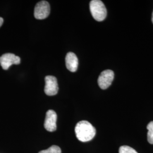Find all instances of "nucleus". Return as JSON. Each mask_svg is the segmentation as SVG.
I'll use <instances>...</instances> for the list:
<instances>
[{"instance_id":"f257e3e1","label":"nucleus","mask_w":153,"mask_h":153,"mask_svg":"<svg viewBox=\"0 0 153 153\" xmlns=\"http://www.w3.org/2000/svg\"><path fill=\"white\" fill-rule=\"evenodd\" d=\"M75 133L78 140L83 142L91 141L96 134L95 128L88 121L78 122L75 127Z\"/></svg>"},{"instance_id":"f03ea898","label":"nucleus","mask_w":153,"mask_h":153,"mask_svg":"<svg viewBox=\"0 0 153 153\" xmlns=\"http://www.w3.org/2000/svg\"><path fill=\"white\" fill-rule=\"evenodd\" d=\"M90 9L93 18L101 22L107 16V9L103 2L100 0H93L90 3Z\"/></svg>"},{"instance_id":"7ed1b4c3","label":"nucleus","mask_w":153,"mask_h":153,"mask_svg":"<svg viewBox=\"0 0 153 153\" xmlns=\"http://www.w3.org/2000/svg\"><path fill=\"white\" fill-rule=\"evenodd\" d=\"M50 5L46 1L39 2L34 9V16L38 19H44L49 16Z\"/></svg>"},{"instance_id":"20e7f679","label":"nucleus","mask_w":153,"mask_h":153,"mask_svg":"<svg viewBox=\"0 0 153 153\" xmlns=\"http://www.w3.org/2000/svg\"><path fill=\"white\" fill-rule=\"evenodd\" d=\"M20 63V57L13 53H5L0 57V64L4 70H7L13 64L18 65Z\"/></svg>"},{"instance_id":"39448f33","label":"nucleus","mask_w":153,"mask_h":153,"mask_svg":"<svg viewBox=\"0 0 153 153\" xmlns=\"http://www.w3.org/2000/svg\"><path fill=\"white\" fill-rule=\"evenodd\" d=\"M114 78V73L111 70H105L102 71L98 79L99 87L102 89H107L111 86Z\"/></svg>"},{"instance_id":"423d86ee","label":"nucleus","mask_w":153,"mask_h":153,"mask_svg":"<svg viewBox=\"0 0 153 153\" xmlns=\"http://www.w3.org/2000/svg\"><path fill=\"white\" fill-rule=\"evenodd\" d=\"M45 93L48 96H53L56 95L59 91L57 78L52 76H47L45 78Z\"/></svg>"},{"instance_id":"0eeeda50","label":"nucleus","mask_w":153,"mask_h":153,"mask_svg":"<svg viewBox=\"0 0 153 153\" xmlns=\"http://www.w3.org/2000/svg\"><path fill=\"white\" fill-rule=\"evenodd\" d=\"M57 116L53 110H48L46 113L45 119L44 121V128L49 131H54L57 129Z\"/></svg>"},{"instance_id":"6e6552de","label":"nucleus","mask_w":153,"mask_h":153,"mask_svg":"<svg viewBox=\"0 0 153 153\" xmlns=\"http://www.w3.org/2000/svg\"><path fill=\"white\" fill-rule=\"evenodd\" d=\"M65 64L69 71H76L78 66V60L76 55L73 52H68L65 57Z\"/></svg>"},{"instance_id":"1a4fd4ad","label":"nucleus","mask_w":153,"mask_h":153,"mask_svg":"<svg viewBox=\"0 0 153 153\" xmlns=\"http://www.w3.org/2000/svg\"><path fill=\"white\" fill-rule=\"evenodd\" d=\"M147 129L148 130V142L150 144H153V121H151L148 124Z\"/></svg>"},{"instance_id":"9d476101","label":"nucleus","mask_w":153,"mask_h":153,"mask_svg":"<svg viewBox=\"0 0 153 153\" xmlns=\"http://www.w3.org/2000/svg\"><path fill=\"white\" fill-rule=\"evenodd\" d=\"M39 153H61V150L58 146L53 145L48 149L40 151Z\"/></svg>"},{"instance_id":"9b49d317","label":"nucleus","mask_w":153,"mask_h":153,"mask_svg":"<svg viewBox=\"0 0 153 153\" xmlns=\"http://www.w3.org/2000/svg\"><path fill=\"white\" fill-rule=\"evenodd\" d=\"M119 153H138L131 147L128 146H122L119 148Z\"/></svg>"},{"instance_id":"f8f14e48","label":"nucleus","mask_w":153,"mask_h":153,"mask_svg":"<svg viewBox=\"0 0 153 153\" xmlns=\"http://www.w3.org/2000/svg\"><path fill=\"white\" fill-rule=\"evenodd\" d=\"M3 23H4V19H3L2 18L0 17V27H1V26L2 25Z\"/></svg>"},{"instance_id":"ddd939ff","label":"nucleus","mask_w":153,"mask_h":153,"mask_svg":"<svg viewBox=\"0 0 153 153\" xmlns=\"http://www.w3.org/2000/svg\"><path fill=\"white\" fill-rule=\"evenodd\" d=\"M152 22H153V15H152Z\"/></svg>"}]
</instances>
